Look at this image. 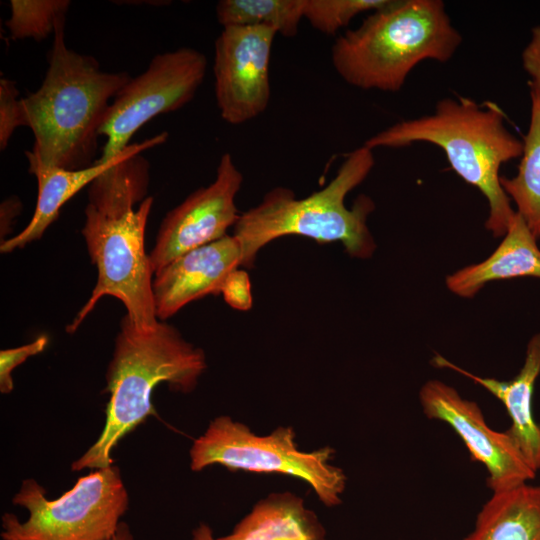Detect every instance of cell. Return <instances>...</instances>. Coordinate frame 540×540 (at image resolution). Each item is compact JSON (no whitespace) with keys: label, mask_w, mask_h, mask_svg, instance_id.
Masks as SVG:
<instances>
[{"label":"cell","mask_w":540,"mask_h":540,"mask_svg":"<svg viewBox=\"0 0 540 540\" xmlns=\"http://www.w3.org/2000/svg\"><path fill=\"white\" fill-rule=\"evenodd\" d=\"M64 27L65 20L56 26L42 84L21 98L23 126L34 136L25 155L28 163L79 170L95 163L108 108L131 76L103 71L94 57L68 48Z\"/></svg>","instance_id":"obj_1"},{"label":"cell","mask_w":540,"mask_h":540,"mask_svg":"<svg viewBox=\"0 0 540 540\" xmlns=\"http://www.w3.org/2000/svg\"><path fill=\"white\" fill-rule=\"evenodd\" d=\"M207 367L205 353L186 341L165 321L149 332L139 331L125 315L115 339L106 372L109 401L98 439L75 460L72 471L101 469L113 465L111 453L119 442L157 416L152 393L161 383L180 393L193 391Z\"/></svg>","instance_id":"obj_2"},{"label":"cell","mask_w":540,"mask_h":540,"mask_svg":"<svg viewBox=\"0 0 540 540\" xmlns=\"http://www.w3.org/2000/svg\"><path fill=\"white\" fill-rule=\"evenodd\" d=\"M414 142L431 143L444 151L452 169L486 198V229L494 237H503L515 211L501 186L499 170L502 164L521 157L523 141L507 128L502 109L466 97L444 98L432 114L398 122L364 145L374 150Z\"/></svg>","instance_id":"obj_3"},{"label":"cell","mask_w":540,"mask_h":540,"mask_svg":"<svg viewBox=\"0 0 540 540\" xmlns=\"http://www.w3.org/2000/svg\"><path fill=\"white\" fill-rule=\"evenodd\" d=\"M375 164L371 148L351 151L335 177L322 189L297 199L286 187H275L262 201L240 214L233 236L241 247V266L252 268L258 252L275 239L298 235L319 244L341 242L352 257L366 259L376 244L367 226L374 210L368 196H359L351 209L345 205L349 192L360 185Z\"/></svg>","instance_id":"obj_4"},{"label":"cell","mask_w":540,"mask_h":540,"mask_svg":"<svg viewBox=\"0 0 540 540\" xmlns=\"http://www.w3.org/2000/svg\"><path fill=\"white\" fill-rule=\"evenodd\" d=\"M462 43L441 0H391L334 41L331 62L350 86L398 92L425 60L448 62Z\"/></svg>","instance_id":"obj_5"},{"label":"cell","mask_w":540,"mask_h":540,"mask_svg":"<svg viewBox=\"0 0 540 540\" xmlns=\"http://www.w3.org/2000/svg\"><path fill=\"white\" fill-rule=\"evenodd\" d=\"M152 204L153 197L148 196L137 209L116 213L100 212L87 204L82 234L98 275L91 296L67 326L68 333L75 332L106 295L123 303L126 316L139 331L149 332L157 327L154 273L144 245Z\"/></svg>","instance_id":"obj_6"},{"label":"cell","mask_w":540,"mask_h":540,"mask_svg":"<svg viewBox=\"0 0 540 540\" xmlns=\"http://www.w3.org/2000/svg\"><path fill=\"white\" fill-rule=\"evenodd\" d=\"M333 454L329 446L310 452L298 449L290 426L259 436L227 415L213 419L189 451L192 471L222 465L233 472L293 476L309 484L327 507L341 504L347 480L344 471L330 463Z\"/></svg>","instance_id":"obj_7"},{"label":"cell","mask_w":540,"mask_h":540,"mask_svg":"<svg viewBox=\"0 0 540 540\" xmlns=\"http://www.w3.org/2000/svg\"><path fill=\"white\" fill-rule=\"evenodd\" d=\"M12 502L26 509L21 522L13 513L1 519L3 540H107L117 530L129 496L116 465L80 477L59 498L49 500L36 480L25 479Z\"/></svg>","instance_id":"obj_8"},{"label":"cell","mask_w":540,"mask_h":540,"mask_svg":"<svg viewBox=\"0 0 540 540\" xmlns=\"http://www.w3.org/2000/svg\"><path fill=\"white\" fill-rule=\"evenodd\" d=\"M207 65L201 51L188 47L154 56L147 69L131 77L112 100L99 131L106 142L96 162L116 157L152 118L188 104L205 78Z\"/></svg>","instance_id":"obj_9"},{"label":"cell","mask_w":540,"mask_h":540,"mask_svg":"<svg viewBox=\"0 0 540 540\" xmlns=\"http://www.w3.org/2000/svg\"><path fill=\"white\" fill-rule=\"evenodd\" d=\"M277 32L223 27L214 45L215 96L221 118L240 125L261 115L271 96L270 59Z\"/></svg>","instance_id":"obj_10"},{"label":"cell","mask_w":540,"mask_h":540,"mask_svg":"<svg viewBox=\"0 0 540 540\" xmlns=\"http://www.w3.org/2000/svg\"><path fill=\"white\" fill-rule=\"evenodd\" d=\"M424 414L448 424L461 438L472 460L484 465L487 484L493 492L528 483L535 472L507 433L496 431L485 421L479 405L463 398L452 386L429 380L419 392Z\"/></svg>","instance_id":"obj_11"},{"label":"cell","mask_w":540,"mask_h":540,"mask_svg":"<svg viewBox=\"0 0 540 540\" xmlns=\"http://www.w3.org/2000/svg\"><path fill=\"white\" fill-rule=\"evenodd\" d=\"M242 182L231 154H223L215 180L191 193L162 220L149 254L154 274L184 253L228 235L227 229L240 216L235 198Z\"/></svg>","instance_id":"obj_12"},{"label":"cell","mask_w":540,"mask_h":540,"mask_svg":"<svg viewBox=\"0 0 540 540\" xmlns=\"http://www.w3.org/2000/svg\"><path fill=\"white\" fill-rule=\"evenodd\" d=\"M241 266V247L232 235L192 249L156 272L155 312L165 321L188 303L217 295L227 276Z\"/></svg>","instance_id":"obj_13"},{"label":"cell","mask_w":540,"mask_h":540,"mask_svg":"<svg viewBox=\"0 0 540 540\" xmlns=\"http://www.w3.org/2000/svg\"><path fill=\"white\" fill-rule=\"evenodd\" d=\"M432 363L448 368L482 386L502 402L511 419L507 433L511 436L531 468L540 470V423L533 413V394L540 376V333L527 343L523 365L508 381L475 375L437 354Z\"/></svg>","instance_id":"obj_14"},{"label":"cell","mask_w":540,"mask_h":540,"mask_svg":"<svg viewBox=\"0 0 540 540\" xmlns=\"http://www.w3.org/2000/svg\"><path fill=\"white\" fill-rule=\"evenodd\" d=\"M524 277L540 279V249L537 238L515 212L496 250L482 262L448 275L446 286L457 296L472 298L489 282Z\"/></svg>","instance_id":"obj_15"},{"label":"cell","mask_w":540,"mask_h":540,"mask_svg":"<svg viewBox=\"0 0 540 540\" xmlns=\"http://www.w3.org/2000/svg\"><path fill=\"white\" fill-rule=\"evenodd\" d=\"M213 540H326V532L302 498L283 492L258 501L229 534Z\"/></svg>","instance_id":"obj_16"},{"label":"cell","mask_w":540,"mask_h":540,"mask_svg":"<svg viewBox=\"0 0 540 540\" xmlns=\"http://www.w3.org/2000/svg\"><path fill=\"white\" fill-rule=\"evenodd\" d=\"M120 154L107 162L95 161L93 165L79 170L29 163V173L35 175L38 182L36 207L28 225L19 234L1 242V253L12 252L40 239L58 218L62 206L108 169Z\"/></svg>","instance_id":"obj_17"},{"label":"cell","mask_w":540,"mask_h":540,"mask_svg":"<svg viewBox=\"0 0 540 540\" xmlns=\"http://www.w3.org/2000/svg\"><path fill=\"white\" fill-rule=\"evenodd\" d=\"M463 540H540V484L493 492Z\"/></svg>","instance_id":"obj_18"},{"label":"cell","mask_w":540,"mask_h":540,"mask_svg":"<svg viewBox=\"0 0 540 540\" xmlns=\"http://www.w3.org/2000/svg\"><path fill=\"white\" fill-rule=\"evenodd\" d=\"M531 96V114L523 152L514 177H500L501 186L512 200L527 227L540 238V100Z\"/></svg>","instance_id":"obj_19"},{"label":"cell","mask_w":540,"mask_h":540,"mask_svg":"<svg viewBox=\"0 0 540 540\" xmlns=\"http://www.w3.org/2000/svg\"><path fill=\"white\" fill-rule=\"evenodd\" d=\"M304 5L305 0H221L216 16L222 27H268L291 38L304 19Z\"/></svg>","instance_id":"obj_20"},{"label":"cell","mask_w":540,"mask_h":540,"mask_svg":"<svg viewBox=\"0 0 540 540\" xmlns=\"http://www.w3.org/2000/svg\"><path fill=\"white\" fill-rule=\"evenodd\" d=\"M69 0H11L10 17L5 22L14 40H43L54 34L57 24L65 20Z\"/></svg>","instance_id":"obj_21"},{"label":"cell","mask_w":540,"mask_h":540,"mask_svg":"<svg viewBox=\"0 0 540 540\" xmlns=\"http://www.w3.org/2000/svg\"><path fill=\"white\" fill-rule=\"evenodd\" d=\"M391 0H305L304 19L317 31L334 35L357 15L385 7Z\"/></svg>","instance_id":"obj_22"},{"label":"cell","mask_w":540,"mask_h":540,"mask_svg":"<svg viewBox=\"0 0 540 540\" xmlns=\"http://www.w3.org/2000/svg\"><path fill=\"white\" fill-rule=\"evenodd\" d=\"M19 91L14 81L0 79V150L6 149L15 129L23 126Z\"/></svg>","instance_id":"obj_23"},{"label":"cell","mask_w":540,"mask_h":540,"mask_svg":"<svg viewBox=\"0 0 540 540\" xmlns=\"http://www.w3.org/2000/svg\"><path fill=\"white\" fill-rule=\"evenodd\" d=\"M48 337L41 335L31 343L0 351V392L10 393L13 388V370L31 356L43 352L48 345Z\"/></svg>","instance_id":"obj_24"},{"label":"cell","mask_w":540,"mask_h":540,"mask_svg":"<svg viewBox=\"0 0 540 540\" xmlns=\"http://www.w3.org/2000/svg\"><path fill=\"white\" fill-rule=\"evenodd\" d=\"M220 293L233 309L247 311L253 305L250 278L243 269L237 268L227 276Z\"/></svg>","instance_id":"obj_25"},{"label":"cell","mask_w":540,"mask_h":540,"mask_svg":"<svg viewBox=\"0 0 540 540\" xmlns=\"http://www.w3.org/2000/svg\"><path fill=\"white\" fill-rule=\"evenodd\" d=\"M522 65L530 77V94L540 100V26L531 31V39L522 52Z\"/></svg>","instance_id":"obj_26"},{"label":"cell","mask_w":540,"mask_h":540,"mask_svg":"<svg viewBox=\"0 0 540 540\" xmlns=\"http://www.w3.org/2000/svg\"><path fill=\"white\" fill-rule=\"evenodd\" d=\"M21 211V202L16 197H10L1 204V236L6 234L12 221Z\"/></svg>","instance_id":"obj_27"},{"label":"cell","mask_w":540,"mask_h":540,"mask_svg":"<svg viewBox=\"0 0 540 540\" xmlns=\"http://www.w3.org/2000/svg\"><path fill=\"white\" fill-rule=\"evenodd\" d=\"M213 531L207 524H200L194 529L191 540H213Z\"/></svg>","instance_id":"obj_28"},{"label":"cell","mask_w":540,"mask_h":540,"mask_svg":"<svg viewBox=\"0 0 540 540\" xmlns=\"http://www.w3.org/2000/svg\"><path fill=\"white\" fill-rule=\"evenodd\" d=\"M107 540H134L129 526L125 522H120L116 532Z\"/></svg>","instance_id":"obj_29"}]
</instances>
